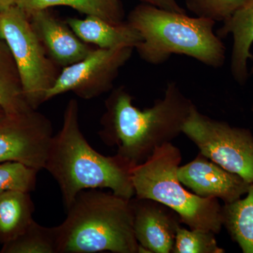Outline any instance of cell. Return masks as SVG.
Returning <instances> with one entry per match:
<instances>
[{
	"label": "cell",
	"mask_w": 253,
	"mask_h": 253,
	"mask_svg": "<svg viewBox=\"0 0 253 253\" xmlns=\"http://www.w3.org/2000/svg\"><path fill=\"white\" fill-rule=\"evenodd\" d=\"M194 106L174 81L168 82L162 99L144 109L134 106L133 96L120 86L105 101L100 138L117 148L116 154L134 167L182 133Z\"/></svg>",
	"instance_id": "6da1fadb"
},
{
	"label": "cell",
	"mask_w": 253,
	"mask_h": 253,
	"mask_svg": "<svg viewBox=\"0 0 253 253\" xmlns=\"http://www.w3.org/2000/svg\"><path fill=\"white\" fill-rule=\"evenodd\" d=\"M131 167L118 154L93 149L82 133L77 100L68 101L62 128L50 142L44 169L57 181L66 208L83 190L109 189L126 199L134 196Z\"/></svg>",
	"instance_id": "7a4b0ae2"
},
{
	"label": "cell",
	"mask_w": 253,
	"mask_h": 253,
	"mask_svg": "<svg viewBox=\"0 0 253 253\" xmlns=\"http://www.w3.org/2000/svg\"><path fill=\"white\" fill-rule=\"evenodd\" d=\"M58 229V253H138L130 199L99 189L78 193Z\"/></svg>",
	"instance_id": "3957f363"
},
{
	"label": "cell",
	"mask_w": 253,
	"mask_h": 253,
	"mask_svg": "<svg viewBox=\"0 0 253 253\" xmlns=\"http://www.w3.org/2000/svg\"><path fill=\"white\" fill-rule=\"evenodd\" d=\"M126 21L142 38L135 49L145 62L160 65L173 54L185 55L214 68L225 62V46L214 33L215 22L211 20L142 4L131 10Z\"/></svg>",
	"instance_id": "277c9868"
},
{
	"label": "cell",
	"mask_w": 253,
	"mask_h": 253,
	"mask_svg": "<svg viewBox=\"0 0 253 253\" xmlns=\"http://www.w3.org/2000/svg\"><path fill=\"white\" fill-rule=\"evenodd\" d=\"M181 161L180 150L172 143L157 148L146 161L131 168L134 196L170 208L190 229L219 234L222 207L218 199L200 197L183 186L177 176Z\"/></svg>",
	"instance_id": "5b68a950"
},
{
	"label": "cell",
	"mask_w": 253,
	"mask_h": 253,
	"mask_svg": "<svg viewBox=\"0 0 253 253\" xmlns=\"http://www.w3.org/2000/svg\"><path fill=\"white\" fill-rule=\"evenodd\" d=\"M0 36L16 62L26 102L38 109L62 69L46 53L29 16L16 5L0 11Z\"/></svg>",
	"instance_id": "8992f818"
},
{
	"label": "cell",
	"mask_w": 253,
	"mask_h": 253,
	"mask_svg": "<svg viewBox=\"0 0 253 253\" xmlns=\"http://www.w3.org/2000/svg\"><path fill=\"white\" fill-rule=\"evenodd\" d=\"M182 133L199 148L200 154L253 183V134L249 129L212 119L194 106Z\"/></svg>",
	"instance_id": "52a82bcc"
},
{
	"label": "cell",
	"mask_w": 253,
	"mask_h": 253,
	"mask_svg": "<svg viewBox=\"0 0 253 253\" xmlns=\"http://www.w3.org/2000/svg\"><path fill=\"white\" fill-rule=\"evenodd\" d=\"M134 48H96L84 59L63 68L46 96V101L64 93H74L83 99H91L113 89L121 68L132 55Z\"/></svg>",
	"instance_id": "ba28073f"
},
{
	"label": "cell",
	"mask_w": 253,
	"mask_h": 253,
	"mask_svg": "<svg viewBox=\"0 0 253 253\" xmlns=\"http://www.w3.org/2000/svg\"><path fill=\"white\" fill-rule=\"evenodd\" d=\"M52 124L37 110L7 116L0 121V163L17 161L44 169Z\"/></svg>",
	"instance_id": "9c48e42d"
},
{
	"label": "cell",
	"mask_w": 253,
	"mask_h": 253,
	"mask_svg": "<svg viewBox=\"0 0 253 253\" xmlns=\"http://www.w3.org/2000/svg\"><path fill=\"white\" fill-rule=\"evenodd\" d=\"M177 176L181 184L195 194L206 199H220L224 204L241 199L251 185L200 153L191 162L179 166Z\"/></svg>",
	"instance_id": "30bf717a"
},
{
	"label": "cell",
	"mask_w": 253,
	"mask_h": 253,
	"mask_svg": "<svg viewBox=\"0 0 253 253\" xmlns=\"http://www.w3.org/2000/svg\"><path fill=\"white\" fill-rule=\"evenodd\" d=\"M133 227L138 244L148 253H172L181 223L174 211L154 200L130 199Z\"/></svg>",
	"instance_id": "8fae6325"
},
{
	"label": "cell",
	"mask_w": 253,
	"mask_h": 253,
	"mask_svg": "<svg viewBox=\"0 0 253 253\" xmlns=\"http://www.w3.org/2000/svg\"><path fill=\"white\" fill-rule=\"evenodd\" d=\"M28 16L46 53L61 69L84 59L94 49L49 9L38 10Z\"/></svg>",
	"instance_id": "7c38bea8"
},
{
	"label": "cell",
	"mask_w": 253,
	"mask_h": 253,
	"mask_svg": "<svg viewBox=\"0 0 253 253\" xmlns=\"http://www.w3.org/2000/svg\"><path fill=\"white\" fill-rule=\"evenodd\" d=\"M73 32L86 44L101 49L129 46L135 49L142 41L139 32L126 21L113 23L99 17L68 18L65 20Z\"/></svg>",
	"instance_id": "4fadbf2b"
},
{
	"label": "cell",
	"mask_w": 253,
	"mask_h": 253,
	"mask_svg": "<svg viewBox=\"0 0 253 253\" xmlns=\"http://www.w3.org/2000/svg\"><path fill=\"white\" fill-rule=\"evenodd\" d=\"M216 34L221 39L232 35L231 76L239 84L244 85L249 77L248 62L249 59H253L251 52L253 44V0H249L231 17L223 22V26Z\"/></svg>",
	"instance_id": "5bb4252c"
},
{
	"label": "cell",
	"mask_w": 253,
	"mask_h": 253,
	"mask_svg": "<svg viewBox=\"0 0 253 253\" xmlns=\"http://www.w3.org/2000/svg\"><path fill=\"white\" fill-rule=\"evenodd\" d=\"M30 193L7 191L0 195V243L4 245L23 234L34 220Z\"/></svg>",
	"instance_id": "9a60e30c"
},
{
	"label": "cell",
	"mask_w": 253,
	"mask_h": 253,
	"mask_svg": "<svg viewBox=\"0 0 253 253\" xmlns=\"http://www.w3.org/2000/svg\"><path fill=\"white\" fill-rule=\"evenodd\" d=\"M16 5L28 16L38 10L67 6L81 14L96 16L116 24L126 21L121 0H17Z\"/></svg>",
	"instance_id": "2e32d148"
},
{
	"label": "cell",
	"mask_w": 253,
	"mask_h": 253,
	"mask_svg": "<svg viewBox=\"0 0 253 253\" xmlns=\"http://www.w3.org/2000/svg\"><path fill=\"white\" fill-rule=\"evenodd\" d=\"M0 106L7 116L19 114L32 110L25 99L21 78L14 57L6 42L1 36Z\"/></svg>",
	"instance_id": "e0dca14e"
},
{
	"label": "cell",
	"mask_w": 253,
	"mask_h": 253,
	"mask_svg": "<svg viewBox=\"0 0 253 253\" xmlns=\"http://www.w3.org/2000/svg\"><path fill=\"white\" fill-rule=\"evenodd\" d=\"M247 196L222 206L223 226L244 253H253V183Z\"/></svg>",
	"instance_id": "ac0fdd59"
},
{
	"label": "cell",
	"mask_w": 253,
	"mask_h": 253,
	"mask_svg": "<svg viewBox=\"0 0 253 253\" xmlns=\"http://www.w3.org/2000/svg\"><path fill=\"white\" fill-rule=\"evenodd\" d=\"M1 253H58V229L32 221L26 231L3 245Z\"/></svg>",
	"instance_id": "d6986e66"
},
{
	"label": "cell",
	"mask_w": 253,
	"mask_h": 253,
	"mask_svg": "<svg viewBox=\"0 0 253 253\" xmlns=\"http://www.w3.org/2000/svg\"><path fill=\"white\" fill-rule=\"evenodd\" d=\"M39 171L17 161L0 163V195L7 191L31 192L36 189Z\"/></svg>",
	"instance_id": "ffe728a7"
},
{
	"label": "cell",
	"mask_w": 253,
	"mask_h": 253,
	"mask_svg": "<svg viewBox=\"0 0 253 253\" xmlns=\"http://www.w3.org/2000/svg\"><path fill=\"white\" fill-rule=\"evenodd\" d=\"M173 253H224L219 247L212 231L202 229H184L179 226L176 230Z\"/></svg>",
	"instance_id": "44dd1931"
},
{
	"label": "cell",
	"mask_w": 253,
	"mask_h": 253,
	"mask_svg": "<svg viewBox=\"0 0 253 253\" xmlns=\"http://www.w3.org/2000/svg\"><path fill=\"white\" fill-rule=\"evenodd\" d=\"M249 0H185L186 8L196 17L224 22Z\"/></svg>",
	"instance_id": "7402d4cb"
},
{
	"label": "cell",
	"mask_w": 253,
	"mask_h": 253,
	"mask_svg": "<svg viewBox=\"0 0 253 253\" xmlns=\"http://www.w3.org/2000/svg\"><path fill=\"white\" fill-rule=\"evenodd\" d=\"M145 4L151 5L158 9L172 11V12L186 14L185 10L178 4L176 0H141Z\"/></svg>",
	"instance_id": "603a6c76"
},
{
	"label": "cell",
	"mask_w": 253,
	"mask_h": 253,
	"mask_svg": "<svg viewBox=\"0 0 253 253\" xmlns=\"http://www.w3.org/2000/svg\"><path fill=\"white\" fill-rule=\"evenodd\" d=\"M16 1L17 0H0V11L16 5Z\"/></svg>",
	"instance_id": "cb8c5ba5"
},
{
	"label": "cell",
	"mask_w": 253,
	"mask_h": 253,
	"mask_svg": "<svg viewBox=\"0 0 253 253\" xmlns=\"http://www.w3.org/2000/svg\"><path fill=\"white\" fill-rule=\"evenodd\" d=\"M6 114L5 113L4 110L2 109L1 106H0V121L1 120L4 119L5 117H6Z\"/></svg>",
	"instance_id": "d4e9b609"
},
{
	"label": "cell",
	"mask_w": 253,
	"mask_h": 253,
	"mask_svg": "<svg viewBox=\"0 0 253 253\" xmlns=\"http://www.w3.org/2000/svg\"><path fill=\"white\" fill-rule=\"evenodd\" d=\"M251 73H253V66L252 69H251ZM252 111H253V106L252 107Z\"/></svg>",
	"instance_id": "484cf974"
}]
</instances>
